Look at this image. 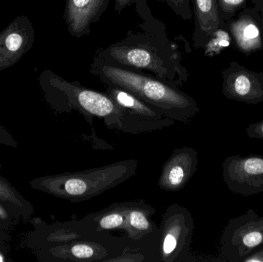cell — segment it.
<instances>
[{"label": "cell", "mask_w": 263, "mask_h": 262, "mask_svg": "<svg viewBox=\"0 0 263 262\" xmlns=\"http://www.w3.org/2000/svg\"><path fill=\"white\" fill-rule=\"evenodd\" d=\"M142 18V32H128L126 38L97 51L95 58L103 63L139 72L179 87L188 78L186 69L181 63L177 51L172 47L163 24L155 18L145 0L136 4Z\"/></svg>", "instance_id": "cell-1"}, {"label": "cell", "mask_w": 263, "mask_h": 262, "mask_svg": "<svg viewBox=\"0 0 263 262\" xmlns=\"http://www.w3.org/2000/svg\"><path fill=\"white\" fill-rule=\"evenodd\" d=\"M89 72L105 86H116L129 92L173 121L189 123L200 109L191 96L178 87L145 72L112 66L95 57Z\"/></svg>", "instance_id": "cell-2"}, {"label": "cell", "mask_w": 263, "mask_h": 262, "mask_svg": "<svg viewBox=\"0 0 263 262\" xmlns=\"http://www.w3.org/2000/svg\"><path fill=\"white\" fill-rule=\"evenodd\" d=\"M137 163L133 160L99 169L51 177L44 181L46 191L72 201H86L130 178Z\"/></svg>", "instance_id": "cell-3"}, {"label": "cell", "mask_w": 263, "mask_h": 262, "mask_svg": "<svg viewBox=\"0 0 263 262\" xmlns=\"http://www.w3.org/2000/svg\"><path fill=\"white\" fill-rule=\"evenodd\" d=\"M263 243V216L253 209L231 218L221 239L222 261L242 262Z\"/></svg>", "instance_id": "cell-4"}, {"label": "cell", "mask_w": 263, "mask_h": 262, "mask_svg": "<svg viewBox=\"0 0 263 262\" xmlns=\"http://www.w3.org/2000/svg\"><path fill=\"white\" fill-rule=\"evenodd\" d=\"M61 87L71 108L83 115L103 118L109 127L120 129L126 112L106 92L88 89L78 83H63Z\"/></svg>", "instance_id": "cell-5"}, {"label": "cell", "mask_w": 263, "mask_h": 262, "mask_svg": "<svg viewBox=\"0 0 263 262\" xmlns=\"http://www.w3.org/2000/svg\"><path fill=\"white\" fill-rule=\"evenodd\" d=\"M224 183L233 193L251 196L263 192V155H232L222 163Z\"/></svg>", "instance_id": "cell-6"}, {"label": "cell", "mask_w": 263, "mask_h": 262, "mask_svg": "<svg viewBox=\"0 0 263 262\" xmlns=\"http://www.w3.org/2000/svg\"><path fill=\"white\" fill-rule=\"evenodd\" d=\"M222 94L230 100L249 105L263 102V73L232 62L222 72Z\"/></svg>", "instance_id": "cell-7"}, {"label": "cell", "mask_w": 263, "mask_h": 262, "mask_svg": "<svg viewBox=\"0 0 263 262\" xmlns=\"http://www.w3.org/2000/svg\"><path fill=\"white\" fill-rule=\"evenodd\" d=\"M163 226L162 258L173 261L188 251L194 229L193 218L183 208L172 206L164 215Z\"/></svg>", "instance_id": "cell-8"}, {"label": "cell", "mask_w": 263, "mask_h": 262, "mask_svg": "<svg viewBox=\"0 0 263 262\" xmlns=\"http://www.w3.org/2000/svg\"><path fill=\"white\" fill-rule=\"evenodd\" d=\"M236 18L227 22L232 38L239 52L250 55L263 49V21L256 6L246 7Z\"/></svg>", "instance_id": "cell-9"}, {"label": "cell", "mask_w": 263, "mask_h": 262, "mask_svg": "<svg viewBox=\"0 0 263 262\" xmlns=\"http://www.w3.org/2000/svg\"><path fill=\"white\" fill-rule=\"evenodd\" d=\"M198 165V153L193 148L184 147L174 151L165 163L159 178L161 189L177 192L193 176Z\"/></svg>", "instance_id": "cell-10"}, {"label": "cell", "mask_w": 263, "mask_h": 262, "mask_svg": "<svg viewBox=\"0 0 263 262\" xmlns=\"http://www.w3.org/2000/svg\"><path fill=\"white\" fill-rule=\"evenodd\" d=\"M111 0H67L66 21L69 32L77 38L89 35L91 26L108 9Z\"/></svg>", "instance_id": "cell-11"}, {"label": "cell", "mask_w": 263, "mask_h": 262, "mask_svg": "<svg viewBox=\"0 0 263 262\" xmlns=\"http://www.w3.org/2000/svg\"><path fill=\"white\" fill-rule=\"evenodd\" d=\"M193 3L195 19L193 46L195 49H200L224 22L221 20L217 0H193Z\"/></svg>", "instance_id": "cell-12"}, {"label": "cell", "mask_w": 263, "mask_h": 262, "mask_svg": "<svg viewBox=\"0 0 263 262\" xmlns=\"http://www.w3.org/2000/svg\"><path fill=\"white\" fill-rule=\"evenodd\" d=\"M106 93L118 106L124 109L126 114L131 115L132 117L148 122L172 120L165 117L160 110L154 106L145 103L120 88L106 86Z\"/></svg>", "instance_id": "cell-13"}, {"label": "cell", "mask_w": 263, "mask_h": 262, "mask_svg": "<svg viewBox=\"0 0 263 262\" xmlns=\"http://www.w3.org/2000/svg\"><path fill=\"white\" fill-rule=\"evenodd\" d=\"M130 206L128 203L119 205L117 207L111 206L95 218L97 229L101 231L122 229L127 231L128 215Z\"/></svg>", "instance_id": "cell-14"}, {"label": "cell", "mask_w": 263, "mask_h": 262, "mask_svg": "<svg viewBox=\"0 0 263 262\" xmlns=\"http://www.w3.org/2000/svg\"><path fill=\"white\" fill-rule=\"evenodd\" d=\"M149 208L140 207L130 205L128 215V233L133 238H140L153 230L150 223Z\"/></svg>", "instance_id": "cell-15"}, {"label": "cell", "mask_w": 263, "mask_h": 262, "mask_svg": "<svg viewBox=\"0 0 263 262\" xmlns=\"http://www.w3.org/2000/svg\"><path fill=\"white\" fill-rule=\"evenodd\" d=\"M233 38L227 29V23H222L221 26L214 31L204 47V54L208 57L219 55L226 48L231 44Z\"/></svg>", "instance_id": "cell-16"}, {"label": "cell", "mask_w": 263, "mask_h": 262, "mask_svg": "<svg viewBox=\"0 0 263 262\" xmlns=\"http://www.w3.org/2000/svg\"><path fill=\"white\" fill-rule=\"evenodd\" d=\"M222 22L230 21L238 12L247 7L249 0H217Z\"/></svg>", "instance_id": "cell-17"}, {"label": "cell", "mask_w": 263, "mask_h": 262, "mask_svg": "<svg viewBox=\"0 0 263 262\" xmlns=\"http://www.w3.org/2000/svg\"><path fill=\"white\" fill-rule=\"evenodd\" d=\"M165 2L176 15L185 21H189L193 18V11L189 0H165Z\"/></svg>", "instance_id": "cell-18"}, {"label": "cell", "mask_w": 263, "mask_h": 262, "mask_svg": "<svg viewBox=\"0 0 263 262\" xmlns=\"http://www.w3.org/2000/svg\"><path fill=\"white\" fill-rule=\"evenodd\" d=\"M71 255L74 258L80 260H90L96 256L95 250L90 245L76 244L70 249Z\"/></svg>", "instance_id": "cell-19"}, {"label": "cell", "mask_w": 263, "mask_h": 262, "mask_svg": "<svg viewBox=\"0 0 263 262\" xmlns=\"http://www.w3.org/2000/svg\"><path fill=\"white\" fill-rule=\"evenodd\" d=\"M0 200L7 201L14 206H22L21 200L16 196L9 185L0 180Z\"/></svg>", "instance_id": "cell-20"}, {"label": "cell", "mask_w": 263, "mask_h": 262, "mask_svg": "<svg viewBox=\"0 0 263 262\" xmlns=\"http://www.w3.org/2000/svg\"><path fill=\"white\" fill-rule=\"evenodd\" d=\"M247 136L250 138L263 140V119L257 123L249 125L246 129Z\"/></svg>", "instance_id": "cell-21"}, {"label": "cell", "mask_w": 263, "mask_h": 262, "mask_svg": "<svg viewBox=\"0 0 263 262\" xmlns=\"http://www.w3.org/2000/svg\"><path fill=\"white\" fill-rule=\"evenodd\" d=\"M22 37L18 34H11L6 38V45L8 49L11 51H15L20 47L22 44Z\"/></svg>", "instance_id": "cell-22"}, {"label": "cell", "mask_w": 263, "mask_h": 262, "mask_svg": "<svg viewBox=\"0 0 263 262\" xmlns=\"http://www.w3.org/2000/svg\"><path fill=\"white\" fill-rule=\"evenodd\" d=\"M242 262H263V243L254 252L246 257Z\"/></svg>", "instance_id": "cell-23"}, {"label": "cell", "mask_w": 263, "mask_h": 262, "mask_svg": "<svg viewBox=\"0 0 263 262\" xmlns=\"http://www.w3.org/2000/svg\"><path fill=\"white\" fill-rule=\"evenodd\" d=\"M115 1V11L117 13L120 14L123 9L129 7L133 4H136L140 0H114ZM159 2H165V0H156Z\"/></svg>", "instance_id": "cell-24"}, {"label": "cell", "mask_w": 263, "mask_h": 262, "mask_svg": "<svg viewBox=\"0 0 263 262\" xmlns=\"http://www.w3.org/2000/svg\"><path fill=\"white\" fill-rule=\"evenodd\" d=\"M250 1H251L259 9L263 21V0H250Z\"/></svg>", "instance_id": "cell-25"}, {"label": "cell", "mask_w": 263, "mask_h": 262, "mask_svg": "<svg viewBox=\"0 0 263 262\" xmlns=\"http://www.w3.org/2000/svg\"><path fill=\"white\" fill-rule=\"evenodd\" d=\"M0 218L2 219H7L8 218L7 212L1 206H0Z\"/></svg>", "instance_id": "cell-26"}, {"label": "cell", "mask_w": 263, "mask_h": 262, "mask_svg": "<svg viewBox=\"0 0 263 262\" xmlns=\"http://www.w3.org/2000/svg\"><path fill=\"white\" fill-rule=\"evenodd\" d=\"M3 261V257H2V255H0V262Z\"/></svg>", "instance_id": "cell-27"}, {"label": "cell", "mask_w": 263, "mask_h": 262, "mask_svg": "<svg viewBox=\"0 0 263 262\" xmlns=\"http://www.w3.org/2000/svg\"><path fill=\"white\" fill-rule=\"evenodd\" d=\"M189 1H190V3H191V2H193V0H189Z\"/></svg>", "instance_id": "cell-28"}]
</instances>
